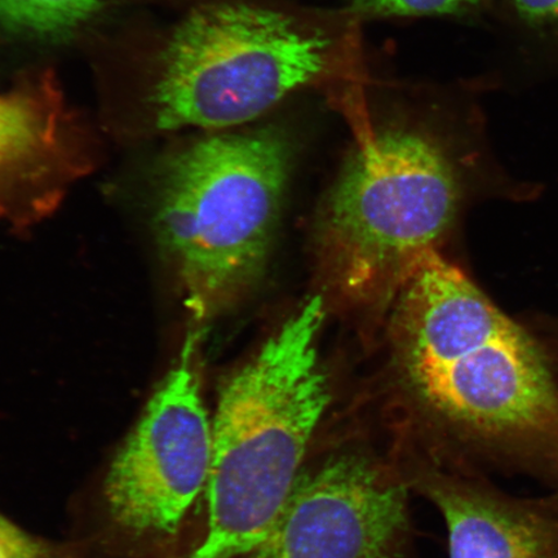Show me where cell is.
Listing matches in <instances>:
<instances>
[{
  "label": "cell",
  "instance_id": "ba28073f",
  "mask_svg": "<svg viewBox=\"0 0 558 558\" xmlns=\"http://www.w3.org/2000/svg\"><path fill=\"white\" fill-rule=\"evenodd\" d=\"M424 490L448 527L450 558H558V509L452 473Z\"/></svg>",
  "mask_w": 558,
  "mask_h": 558
},
{
  "label": "cell",
  "instance_id": "5b68a950",
  "mask_svg": "<svg viewBox=\"0 0 558 558\" xmlns=\"http://www.w3.org/2000/svg\"><path fill=\"white\" fill-rule=\"evenodd\" d=\"M331 46L327 35L281 12L240 2L199 5L160 59L151 96L157 128L220 130L254 121L317 80Z\"/></svg>",
  "mask_w": 558,
  "mask_h": 558
},
{
  "label": "cell",
  "instance_id": "8992f818",
  "mask_svg": "<svg viewBox=\"0 0 558 558\" xmlns=\"http://www.w3.org/2000/svg\"><path fill=\"white\" fill-rule=\"evenodd\" d=\"M197 341L198 335L186 338L178 364L159 384L105 478L109 518L134 538H170L206 492L213 422L195 368Z\"/></svg>",
  "mask_w": 558,
  "mask_h": 558
},
{
  "label": "cell",
  "instance_id": "30bf717a",
  "mask_svg": "<svg viewBox=\"0 0 558 558\" xmlns=\"http://www.w3.org/2000/svg\"><path fill=\"white\" fill-rule=\"evenodd\" d=\"M102 4V0H0V32L53 44L80 32Z\"/></svg>",
  "mask_w": 558,
  "mask_h": 558
},
{
  "label": "cell",
  "instance_id": "7a4b0ae2",
  "mask_svg": "<svg viewBox=\"0 0 558 558\" xmlns=\"http://www.w3.org/2000/svg\"><path fill=\"white\" fill-rule=\"evenodd\" d=\"M323 298H312L221 387L213 421L207 530L192 558L246 557L302 476L330 402L319 364Z\"/></svg>",
  "mask_w": 558,
  "mask_h": 558
},
{
  "label": "cell",
  "instance_id": "4fadbf2b",
  "mask_svg": "<svg viewBox=\"0 0 558 558\" xmlns=\"http://www.w3.org/2000/svg\"><path fill=\"white\" fill-rule=\"evenodd\" d=\"M512 4L530 26L558 31V0H512Z\"/></svg>",
  "mask_w": 558,
  "mask_h": 558
},
{
  "label": "cell",
  "instance_id": "7c38bea8",
  "mask_svg": "<svg viewBox=\"0 0 558 558\" xmlns=\"http://www.w3.org/2000/svg\"><path fill=\"white\" fill-rule=\"evenodd\" d=\"M0 558H68L60 548L37 538L0 513Z\"/></svg>",
  "mask_w": 558,
  "mask_h": 558
},
{
  "label": "cell",
  "instance_id": "6da1fadb",
  "mask_svg": "<svg viewBox=\"0 0 558 558\" xmlns=\"http://www.w3.org/2000/svg\"><path fill=\"white\" fill-rule=\"evenodd\" d=\"M416 396L493 458L558 476V386L534 340L437 251L400 292Z\"/></svg>",
  "mask_w": 558,
  "mask_h": 558
},
{
  "label": "cell",
  "instance_id": "9c48e42d",
  "mask_svg": "<svg viewBox=\"0 0 558 558\" xmlns=\"http://www.w3.org/2000/svg\"><path fill=\"white\" fill-rule=\"evenodd\" d=\"M66 131L65 104L52 72L23 76L0 94V220L11 218L20 192L51 178Z\"/></svg>",
  "mask_w": 558,
  "mask_h": 558
},
{
  "label": "cell",
  "instance_id": "52a82bcc",
  "mask_svg": "<svg viewBox=\"0 0 558 558\" xmlns=\"http://www.w3.org/2000/svg\"><path fill=\"white\" fill-rule=\"evenodd\" d=\"M408 497L374 460L332 457L299 477L264 541L247 558H399Z\"/></svg>",
  "mask_w": 558,
  "mask_h": 558
},
{
  "label": "cell",
  "instance_id": "277c9868",
  "mask_svg": "<svg viewBox=\"0 0 558 558\" xmlns=\"http://www.w3.org/2000/svg\"><path fill=\"white\" fill-rule=\"evenodd\" d=\"M445 153L416 132L384 130L359 146L327 201L320 254L333 289L373 305L400 295L436 251L458 205Z\"/></svg>",
  "mask_w": 558,
  "mask_h": 558
},
{
  "label": "cell",
  "instance_id": "3957f363",
  "mask_svg": "<svg viewBox=\"0 0 558 558\" xmlns=\"http://www.w3.org/2000/svg\"><path fill=\"white\" fill-rule=\"evenodd\" d=\"M291 159L289 135L264 128L202 138L165 167L156 235L195 319L218 316L262 275Z\"/></svg>",
  "mask_w": 558,
  "mask_h": 558
},
{
  "label": "cell",
  "instance_id": "8fae6325",
  "mask_svg": "<svg viewBox=\"0 0 558 558\" xmlns=\"http://www.w3.org/2000/svg\"><path fill=\"white\" fill-rule=\"evenodd\" d=\"M492 0H352L355 10L376 16L465 15Z\"/></svg>",
  "mask_w": 558,
  "mask_h": 558
}]
</instances>
